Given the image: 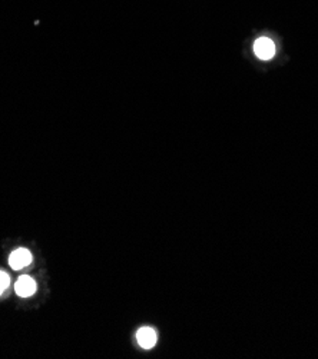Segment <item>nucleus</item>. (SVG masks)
<instances>
[{"instance_id":"1","label":"nucleus","mask_w":318,"mask_h":359,"mask_svg":"<svg viewBox=\"0 0 318 359\" xmlns=\"http://www.w3.org/2000/svg\"><path fill=\"white\" fill-rule=\"evenodd\" d=\"M254 53L261 60H270L275 56V45L268 38H260L254 43Z\"/></svg>"},{"instance_id":"2","label":"nucleus","mask_w":318,"mask_h":359,"mask_svg":"<svg viewBox=\"0 0 318 359\" xmlns=\"http://www.w3.org/2000/svg\"><path fill=\"white\" fill-rule=\"evenodd\" d=\"M15 291L19 297L22 298H29L32 297L34 292H37V282H34L33 278L23 275L18 279L16 285H15Z\"/></svg>"},{"instance_id":"3","label":"nucleus","mask_w":318,"mask_h":359,"mask_svg":"<svg viewBox=\"0 0 318 359\" xmlns=\"http://www.w3.org/2000/svg\"><path fill=\"white\" fill-rule=\"evenodd\" d=\"M30 262H32V254L25 248L16 249L9 258V264H11L12 269H15V271L26 268Z\"/></svg>"},{"instance_id":"4","label":"nucleus","mask_w":318,"mask_h":359,"mask_svg":"<svg viewBox=\"0 0 318 359\" xmlns=\"http://www.w3.org/2000/svg\"><path fill=\"white\" fill-rule=\"evenodd\" d=\"M136 339H138V344L143 346L144 349H151V348L155 346L158 337H157V332L152 328L144 327L136 332Z\"/></svg>"},{"instance_id":"5","label":"nucleus","mask_w":318,"mask_h":359,"mask_svg":"<svg viewBox=\"0 0 318 359\" xmlns=\"http://www.w3.org/2000/svg\"><path fill=\"white\" fill-rule=\"evenodd\" d=\"M9 283H11L9 275L6 272H4V271H0V295H2L6 291Z\"/></svg>"}]
</instances>
